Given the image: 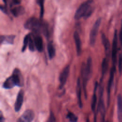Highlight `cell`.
<instances>
[{
  "mask_svg": "<svg viewBox=\"0 0 122 122\" xmlns=\"http://www.w3.org/2000/svg\"><path fill=\"white\" fill-rule=\"evenodd\" d=\"M25 29L31 30L35 33H42L45 37L49 35L48 25L36 18L31 17L27 20L24 24Z\"/></svg>",
  "mask_w": 122,
  "mask_h": 122,
  "instance_id": "cell-1",
  "label": "cell"
},
{
  "mask_svg": "<svg viewBox=\"0 0 122 122\" xmlns=\"http://www.w3.org/2000/svg\"><path fill=\"white\" fill-rule=\"evenodd\" d=\"M23 85V80L20 70L15 69L11 76L7 78L3 82V87L6 89L12 88L15 86L21 87Z\"/></svg>",
  "mask_w": 122,
  "mask_h": 122,
  "instance_id": "cell-2",
  "label": "cell"
},
{
  "mask_svg": "<svg viewBox=\"0 0 122 122\" xmlns=\"http://www.w3.org/2000/svg\"><path fill=\"white\" fill-rule=\"evenodd\" d=\"M92 12V8L91 5V2L86 1L81 4L75 12L74 18L79 20L82 17L88 18Z\"/></svg>",
  "mask_w": 122,
  "mask_h": 122,
  "instance_id": "cell-3",
  "label": "cell"
},
{
  "mask_svg": "<svg viewBox=\"0 0 122 122\" xmlns=\"http://www.w3.org/2000/svg\"><path fill=\"white\" fill-rule=\"evenodd\" d=\"M102 21L101 18H98L93 24L90 34V42L91 46H94L96 41V37L98 32L101 23Z\"/></svg>",
  "mask_w": 122,
  "mask_h": 122,
  "instance_id": "cell-4",
  "label": "cell"
},
{
  "mask_svg": "<svg viewBox=\"0 0 122 122\" xmlns=\"http://www.w3.org/2000/svg\"><path fill=\"white\" fill-rule=\"evenodd\" d=\"M117 46H118V35L117 30H115L112 41V58L113 66H115L117 60Z\"/></svg>",
  "mask_w": 122,
  "mask_h": 122,
  "instance_id": "cell-5",
  "label": "cell"
},
{
  "mask_svg": "<svg viewBox=\"0 0 122 122\" xmlns=\"http://www.w3.org/2000/svg\"><path fill=\"white\" fill-rule=\"evenodd\" d=\"M70 69V66L68 65L64 68V69L60 74V75L59 77V81H60L59 88L60 89L62 88L65 85L66 82L69 76Z\"/></svg>",
  "mask_w": 122,
  "mask_h": 122,
  "instance_id": "cell-6",
  "label": "cell"
},
{
  "mask_svg": "<svg viewBox=\"0 0 122 122\" xmlns=\"http://www.w3.org/2000/svg\"><path fill=\"white\" fill-rule=\"evenodd\" d=\"M34 118V112L30 110H26L19 118L18 121L20 122H30Z\"/></svg>",
  "mask_w": 122,
  "mask_h": 122,
  "instance_id": "cell-7",
  "label": "cell"
},
{
  "mask_svg": "<svg viewBox=\"0 0 122 122\" xmlns=\"http://www.w3.org/2000/svg\"><path fill=\"white\" fill-rule=\"evenodd\" d=\"M24 92L22 90H20L17 95L16 102L14 104V109L15 112H19L21 109L23 102Z\"/></svg>",
  "mask_w": 122,
  "mask_h": 122,
  "instance_id": "cell-8",
  "label": "cell"
},
{
  "mask_svg": "<svg viewBox=\"0 0 122 122\" xmlns=\"http://www.w3.org/2000/svg\"><path fill=\"white\" fill-rule=\"evenodd\" d=\"M116 71L115 66H112V68L110 71V77L108 81V87H107V93H108V104L110 101V92H111V89L112 86V84L113 83V79H114V73Z\"/></svg>",
  "mask_w": 122,
  "mask_h": 122,
  "instance_id": "cell-9",
  "label": "cell"
},
{
  "mask_svg": "<svg viewBox=\"0 0 122 122\" xmlns=\"http://www.w3.org/2000/svg\"><path fill=\"white\" fill-rule=\"evenodd\" d=\"M36 49L39 51H43V41L41 36L38 33H33Z\"/></svg>",
  "mask_w": 122,
  "mask_h": 122,
  "instance_id": "cell-10",
  "label": "cell"
},
{
  "mask_svg": "<svg viewBox=\"0 0 122 122\" xmlns=\"http://www.w3.org/2000/svg\"><path fill=\"white\" fill-rule=\"evenodd\" d=\"M73 38L76 45V52L78 56H80L81 53V40L79 35V33L77 31H75L73 34Z\"/></svg>",
  "mask_w": 122,
  "mask_h": 122,
  "instance_id": "cell-11",
  "label": "cell"
},
{
  "mask_svg": "<svg viewBox=\"0 0 122 122\" xmlns=\"http://www.w3.org/2000/svg\"><path fill=\"white\" fill-rule=\"evenodd\" d=\"M117 102L118 119L119 122H122V96L120 94L117 96Z\"/></svg>",
  "mask_w": 122,
  "mask_h": 122,
  "instance_id": "cell-12",
  "label": "cell"
},
{
  "mask_svg": "<svg viewBox=\"0 0 122 122\" xmlns=\"http://www.w3.org/2000/svg\"><path fill=\"white\" fill-rule=\"evenodd\" d=\"M101 39L102 44L103 45L105 49V54L107 57H109L110 54V44L109 41L104 34H102Z\"/></svg>",
  "mask_w": 122,
  "mask_h": 122,
  "instance_id": "cell-13",
  "label": "cell"
},
{
  "mask_svg": "<svg viewBox=\"0 0 122 122\" xmlns=\"http://www.w3.org/2000/svg\"><path fill=\"white\" fill-rule=\"evenodd\" d=\"M84 69L86 74L90 79L92 75V60L91 57H89L87 59L86 63H83Z\"/></svg>",
  "mask_w": 122,
  "mask_h": 122,
  "instance_id": "cell-14",
  "label": "cell"
},
{
  "mask_svg": "<svg viewBox=\"0 0 122 122\" xmlns=\"http://www.w3.org/2000/svg\"><path fill=\"white\" fill-rule=\"evenodd\" d=\"M81 81L79 78L78 79L77 81V85H76V93L78 98V101L79 107L81 108L82 107V103L81 101Z\"/></svg>",
  "mask_w": 122,
  "mask_h": 122,
  "instance_id": "cell-15",
  "label": "cell"
},
{
  "mask_svg": "<svg viewBox=\"0 0 122 122\" xmlns=\"http://www.w3.org/2000/svg\"><path fill=\"white\" fill-rule=\"evenodd\" d=\"M15 37V35H1L0 36V43L1 44H10L13 43Z\"/></svg>",
  "mask_w": 122,
  "mask_h": 122,
  "instance_id": "cell-16",
  "label": "cell"
},
{
  "mask_svg": "<svg viewBox=\"0 0 122 122\" xmlns=\"http://www.w3.org/2000/svg\"><path fill=\"white\" fill-rule=\"evenodd\" d=\"M11 11L12 15L14 17H17L23 14L25 12V9L22 6H18L12 9Z\"/></svg>",
  "mask_w": 122,
  "mask_h": 122,
  "instance_id": "cell-17",
  "label": "cell"
},
{
  "mask_svg": "<svg viewBox=\"0 0 122 122\" xmlns=\"http://www.w3.org/2000/svg\"><path fill=\"white\" fill-rule=\"evenodd\" d=\"M47 51L49 59H52L55 55V49L51 41L48 43L47 45Z\"/></svg>",
  "mask_w": 122,
  "mask_h": 122,
  "instance_id": "cell-18",
  "label": "cell"
},
{
  "mask_svg": "<svg viewBox=\"0 0 122 122\" xmlns=\"http://www.w3.org/2000/svg\"><path fill=\"white\" fill-rule=\"evenodd\" d=\"M97 86H98V83H97V82H96L95 84L94 89V93L92 97V102H91V108H92V111L93 112L95 111V110L96 108V103H97V96L96 94V91L97 90Z\"/></svg>",
  "mask_w": 122,
  "mask_h": 122,
  "instance_id": "cell-19",
  "label": "cell"
},
{
  "mask_svg": "<svg viewBox=\"0 0 122 122\" xmlns=\"http://www.w3.org/2000/svg\"><path fill=\"white\" fill-rule=\"evenodd\" d=\"M29 49L30 51H34L35 50L36 47L35 45L34 38L33 33L30 34V38H29Z\"/></svg>",
  "mask_w": 122,
  "mask_h": 122,
  "instance_id": "cell-20",
  "label": "cell"
},
{
  "mask_svg": "<svg viewBox=\"0 0 122 122\" xmlns=\"http://www.w3.org/2000/svg\"><path fill=\"white\" fill-rule=\"evenodd\" d=\"M108 67V61L106 58H104L102 63V77H103V75L106 73Z\"/></svg>",
  "mask_w": 122,
  "mask_h": 122,
  "instance_id": "cell-21",
  "label": "cell"
},
{
  "mask_svg": "<svg viewBox=\"0 0 122 122\" xmlns=\"http://www.w3.org/2000/svg\"><path fill=\"white\" fill-rule=\"evenodd\" d=\"M66 117L69 120V121L70 122H75L78 120V117L71 112H68Z\"/></svg>",
  "mask_w": 122,
  "mask_h": 122,
  "instance_id": "cell-22",
  "label": "cell"
},
{
  "mask_svg": "<svg viewBox=\"0 0 122 122\" xmlns=\"http://www.w3.org/2000/svg\"><path fill=\"white\" fill-rule=\"evenodd\" d=\"M29 38H30V34H27L25 36L23 40V44L22 48V52H23L25 51L27 45L29 44Z\"/></svg>",
  "mask_w": 122,
  "mask_h": 122,
  "instance_id": "cell-23",
  "label": "cell"
},
{
  "mask_svg": "<svg viewBox=\"0 0 122 122\" xmlns=\"http://www.w3.org/2000/svg\"><path fill=\"white\" fill-rule=\"evenodd\" d=\"M37 3L40 5L41 7V14H40V17L41 18H42L43 15V5H44V0H36Z\"/></svg>",
  "mask_w": 122,
  "mask_h": 122,
  "instance_id": "cell-24",
  "label": "cell"
},
{
  "mask_svg": "<svg viewBox=\"0 0 122 122\" xmlns=\"http://www.w3.org/2000/svg\"><path fill=\"white\" fill-rule=\"evenodd\" d=\"M119 70L120 73L122 72V54H121L119 55Z\"/></svg>",
  "mask_w": 122,
  "mask_h": 122,
  "instance_id": "cell-25",
  "label": "cell"
},
{
  "mask_svg": "<svg viewBox=\"0 0 122 122\" xmlns=\"http://www.w3.org/2000/svg\"><path fill=\"white\" fill-rule=\"evenodd\" d=\"M119 39H120V43H121V47H122V22H121V25L120 33H119Z\"/></svg>",
  "mask_w": 122,
  "mask_h": 122,
  "instance_id": "cell-26",
  "label": "cell"
},
{
  "mask_svg": "<svg viewBox=\"0 0 122 122\" xmlns=\"http://www.w3.org/2000/svg\"><path fill=\"white\" fill-rule=\"evenodd\" d=\"M48 121V122H55L56 121V119L54 117V115L52 112H51L50 116L49 119Z\"/></svg>",
  "mask_w": 122,
  "mask_h": 122,
  "instance_id": "cell-27",
  "label": "cell"
},
{
  "mask_svg": "<svg viewBox=\"0 0 122 122\" xmlns=\"http://www.w3.org/2000/svg\"><path fill=\"white\" fill-rule=\"evenodd\" d=\"M0 9H1V10L2 11V12H4V13H7V8H6L5 6H0Z\"/></svg>",
  "mask_w": 122,
  "mask_h": 122,
  "instance_id": "cell-28",
  "label": "cell"
},
{
  "mask_svg": "<svg viewBox=\"0 0 122 122\" xmlns=\"http://www.w3.org/2000/svg\"><path fill=\"white\" fill-rule=\"evenodd\" d=\"M12 1H13V2H14V3L15 4L18 5L20 3L21 0H12Z\"/></svg>",
  "mask_w": 122,
  "mask_h": 122,
  "instance_id": "cell-29",
  "label": "cell"
},
{
  "mask_svg": "<svg viewBox=\"0 0 122 122\" xmlns=\"http://www.w3.org/2000/svg\"><path fill=\"white\" fill-rule=\"evenodd\" d=\"M4 121V118L2 116V114L1 112H0V122H3Z\"/></svg>",
  "mask_w": 122,
  "mask_h": 122,
  "instance_id": "cell-30",
  "label": "cell"
},
{
  "mask_svg": "<svg viewBox=\"0 0 122 122\" xmlns=\"http://www.w3.org/2000/svg\"><path fill=\"white\" fill-rule=\"evenodd\" d=\"M7 0H3V2H4L5 3H7Z\"/></svg>",
  "mask_w": 122,
  "mask_h": 122,
  "instance_id": "cell-31",
  "label": "cell"
}]
</instances>
